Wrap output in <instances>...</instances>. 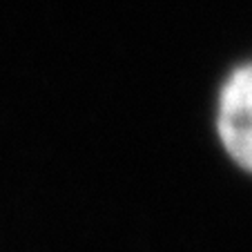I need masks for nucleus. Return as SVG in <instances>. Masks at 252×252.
<instances>
[{
	"label": "nucleus",
	"mask_w": 252,
	"mask_h": 252,
	"mask_svg": "<svg viewBox=\"0 0 252 252\" xmlns=\"http://www.w3.org/2000/svg\"><path fill=\"white\" fill-rule=\"evenodd\" d=\"M219 136L230 157L252 172V63L234 69L221 90Z\"/></svg>",
	"instance_id": "nucleus-1"
}]
</instances>
